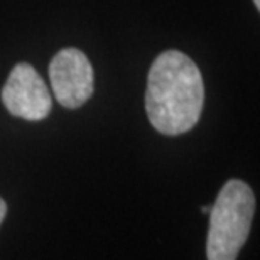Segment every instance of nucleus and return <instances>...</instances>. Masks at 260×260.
Returning <instances> with one entry per match:
<instances>
[{"label": "nucleus", "mask_w": 260, "mask_h": 260, "mask_svg": "<svg viewBox=\"0 0 260 260\" xmlns=\"http://www.w3.org/2000/svg\"><path fill=\"white\" fill-rule=\"evenodd\" d=\"M253 2H255V7L260 9V0H253Z\"/></svg>", "instance_id": "obj_7"}, {"label": "nucleus", "mask_w": 260, "mask_h": 260, "mask_svg": "<svg viewBox=\"0 0 260 260\" xmlns=\"http://www.w3.org/2000/svg\"><path fill=\"white\" fill-rule=\"evenodd\" d=\"M253 213L255 196L252 188L240 179H230L211 205L208 260H237L250 233Z\"/></svg>", "instance_id": "obj_2"}, {"label": "nucleus", "mask_w": 260, "mask_h": 260, "mask_svg": "<svg viewBox=\"0 0 260 260\" xmlns=\"http://www.w3.org/2000/svg\"><path fill=\"white\" fill-rule=\"evenodd\" d=\"M49 78L56 100L66 108L85 105L93 95V66L86 54L76 48L61 49L51 59Z\"/></svg>", "instance_id": "obj_4"}, {"label": "nucleus", "mask_w": 260, "mask_h": 260, "mask_svg": "<svg viewBox=\"0 0 260 260\" xmlns=\"http://www.w3.org/2000/svg\"><path fill=\"white\" fill-rule=\"evenodd\" d=\"M201 211H203V213H210V211H211V205L203 206V208H201Z\"/></svg>", "instance_id": "obj_6"}, {"label": "nucleus", "mask_w": 260, "mask_h": 260, "mask_svg": "<svg viewBox=\"0 0 260 260\" xmlns=\"http://www.w3.org/2000/svg\"><path fill=\"white\" fill-rule=\"evenodd\" d=\"M205 86L200 68L181 51H164L147 78L145 110L152 127L164 135H181L201 117Z\"/></svg>", "instance_id": "obj_1"}, {"label": "nucleus", "mask_w": 260, "mask_h": 260, "mask_svg": "<svg viewBox=\"0 0 260 260\" xmlns=\"http://www.w3.org/2000/svg\"><path fill=\"white\" fill-rule=\"evenodd\" d=\"M5 215H7V205H5V201L0 198V225H2Z\"/></svg>", "instance_id": "obj_5"}, {"label": "nucleus", "mask_w": 260, "mask_h": 260, "mask_svg": "<svg viewBox=\"0 0 260 260\" xmlns=\"http://www.w3.org/2000/svg\"><path fill=\"white\" fill-rule=\"evenodd\" d=\"M2 103L10 115L30 122L44 120L53 108L48 85L27 63H20L10 71L2 88Z\"/></svg>", "instance_id": "obj_3"}]
</instances>
